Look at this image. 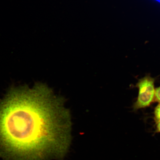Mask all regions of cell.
<instances>
[{
	"label": "cell",
	"mask_w": 160,
	"mask_h": 160,
	"mask_svg": "<svg viewBox=\"0 0 160 160\" xmlns=\"http://www.w3.org/2000/svg\"><path fill=\"white\" fill-rule=\"evenodd\" d=\"M71 128L62 101L46 86L14 90L0 105V151L11 160L62 158Z\"/></svg>",
	"instance_id": "cell-1"
},
{
	"label": "cell",
	"mask_w": 160,
	"mask_h": 160,
	"mask_svg": "<svg viewBox=\"0 0 160 160\" xmlns=\"http://www.w3.org/2000/svg\"><path fill=\"white\" fill-rule=\"evenodd\" d=\"M154 78L147 75L138 80L136 87L139 90L137 101L133 106L134 111L149 107L154 101L155 89Z\"/></svg>",
	"instance_id": "cell-2"
},
{
	"label": "cell",
	"mask_w": 160,
	"mask_h": 160,
	"mask_svg": "<svg viewBox=\"0 0 160 160\" xmlns=\"http://www.w3.org/2000/svg\"><path fill=\"white\" fill-rule=\"evenodd\" d=\"M154 101L160 103V86L155 89Z\"/></svg>",
	"instance_id": "cell-4"
},
{
	"label": "cell",
	"mask_w": 160,
	"mask_h": 160,
	"mask_svg": "<svg viewBox=\"0 0 160 160\" xmlns=\"http://www.w3.org/2000/svg\"><path fill=\"white\" fill-rule=\"evenodd\" d=\"M156 132L160 133V121L156 122Z\"/></svg>",
	"instance_id": "cell-5"
},
{
	"label": "cell",
	"mask_w": 160,
	"mask_h": 160,
	"mask_svg": "<svg viewBox=\"0 0 160 160\" xmlns=\"http://www.w3.org/2000/svg\"><path fill=\"white\" fill-rule=\"evenodd\" d=\"M154 119L156 122L160 121V103L156 107L154 112Z\"/></svg>",
	"instance_id": "cell-3"
}]
</instances>
